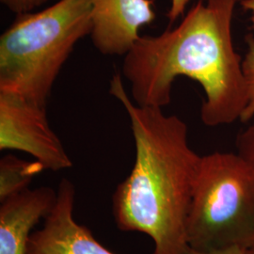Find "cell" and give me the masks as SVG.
<instances>
[{
  "instance_id": "obj_1",
  "label": "cell",
  "mask_w": 254,
  "mask_h": 254,
  "mask_svg": "<svg viewBox=\"0 0 254 254\" xmlns=\"http://www.w3.org/2000/svg\"><path fill=\"white\" fill-rule=\"evenodd\" d=\"M206 1L192 7L178 27L140 36L125 56L122 73L140 107L168 106L178 76L198 82L205 94L200 120L215 127L240 120L247 93L242 59L232 35L238 0Z\"/></svg>"
},
{
  "instance_id": "obj_2",
  "label": "cell",
  "mask_w": 254,
  "mask_h": 254,
  "mask_svg": "<svg viewBox=\"0 0 254 254\" xmlns=\"http://www.w3.org/2000/svg\"><path fill=\"white\" fill-rule=\"evenodd\" d=\"M109 93L127 110L136 145L134 167L112 197L116 226L149 236L153 254H188L187 222L201 159L190 145L188 126L162 108L132 102L120 73Z\"/></svg>"
},
{
  "instance_id": "obj_3",
  "label": "cell",
  "mask_w": 254,
  "mask_h": 254,
  "mask_svg": "<svg viewBox=\"0 0 254 254\" xmlns=\"http://www.w3.org/2000/svg\"><path fill=\"white\" fill-rule=\"evenodd\" d=\"M91 28V0H59L17 14L0 37V91L46 106L62 68Z\"/></svg>"
},
{
  "instance_id": "obj_4",
  "label": "cell",
  "mask_w": 254,
  "mask_h": 254,
  "mask_svg": "<svg viewBox=\"0 0 254 254\" xmlns=\"http://www.w3.org/2000/svg\"><path fill=\"white\" fill-rule=\"evenodd\" d=\"M190 248L208 252L254 244V170L237 153L201 156L187 222Z\"/></svg>"
},
{
  "instance_id": "obj_5",
  "label": "cell",
  "mask_w": 254,
  "mask_h": 254,
  "mask_svg": "<svg viewBox=\"0 0 254 254\" xmlns=\"http://www.w3.org/2000/svg\"><path fill=\"white\" fill-rule=\"evenodd\" d=\"M0 150L27 153L51 172L73 166L48 123L46 106L13 91H0Z\"/></svg>"
},
{
  "instance_id": "obj_6",
  "label": "cell",
  "mask_w": 254,
  "mask_h": 254,
  "mask_svg": "<svg viewBox=\"0 0 254 254\" xmlns=\"http://www.w3.org/2000/svg\"><path fill=\"white\" fill-rule=\"evenodd\" d=\"M74 197L73 183L63 178L44 226L29 237L27 254H116L100 244L89 228L74 220Z\"/></svg>"
},
{
  "instance_id": "obj_7",
  "label": "cell",
  "mask_w": 254,
  "mask_h": 254,
  "mask_svg": "<svg viewBox=\"0 0 254 254\" xmlns=\"http://www.w3.org/2000/svg\"><path fill=\"white\" fill-rule=\"evenodd\" d=\"M154 0H91V37L101 54L126 56L155 19Z\"/></svg>"
},
{
  "instance_id": "obj_8",
  "label": "cell",
  "mask_w": 254,
  "mask_h": 254,
  "mask_svg": "<svg viewBox=\"0 0 254 254\" xmlns=\"http://www.w3.org/2000/svg\"><path fill=\"white\" fill-rule=\"evenodd\" d=\"M57 191L49 187L27 189L1 202L0 254H27L32 230L54 205Z\"/></svg>"
},
{
  "instance_id": "obj_9",
  "label": "cell",
  "mask_w": 254,
  "mask_h": 254,
  "mask_svg": "<svg viewBox=\"0 0 254 254\" xmlns=\"http://www.w3.org/2000/svg\"><path fill=\"white\" fill-rule=\"evenodd\" d=\"M45 171L43 165L29 162L14 155H6L0 160V201L28 189L33 178Z\"/></svg>"
},
{
  "instance_id": "obj_10",
  "label": "cell",
  "mask_w": 254,
  "mask_h": 254,
  "mask_svg": "<svg viewBox=\"0 0 254 254\" xmlns=\"http://www.w3.org/2000/svg\"><path fill=\"white\" fill-rule=\"evenodd\" d=\"M246 42L248 49L242 59V72L245 80L247 105L240 118L244 124L254 119V37L247 36Z\"/></svg>"
},
{
  "instance_id": "obj_11",
  "label": "cell",
  "mask_w": 254,
  "mask_h": 254,
  "mask_svg": "<svg viewBox=\"0 0 254 254\" xmlns=\"http://www.w3.org/2000/svg\"><path fill=\"white\" fill-rule=\"evenodd\" d=\"M236 146V153L240 154L254 170V121L238 133Z\"/></svg>"
},
{
  "instance_id": "obj_12",
  "label": "cell",
  "mask_w": 254,
  "mask_h": 254,
  "mask_svg": "<svg viewBox=\"0 0 254 254\" xmlns=\"http://www.w3.org/2000/svg\"><path fill=\"white\" fill-rule=\"evenodd\" d=\"M48 1L50 0H0L6 8L16 14L30 12Z\"/></svg>"
},
{
  "instance_id": "obj_13",
  "label": "cell",
  "mask_w": 254,
  "mask_h": 254,
  "mask_svg": "<svg viewBox=\"0 0 254 254\" xmlns=\"http://www.w3.org/2000/svg\"><path fill=\"white\" fill-rule=\"evenodd\" d=\"M190 1L191 0H171V7L168 11V18L171 23L175 22L181 16Z\"/></svg>"
},
{
  "instance_id": "obj_14",
  "label": "cell",
  "mask_w": 254,
  "mask_h": 254,
  "mask_svg": "<svg viewBox=\"0 0 254 254\" xmlns=\"http://www.w3.org/2000/svg\"><path fill=\"white\" fill-rule=\"evenodd\" d=\"M188 254H247V249L239 246H233L224 249H218L208 252H196L190 249Z\"/></svg>"
},
{
  "instance_id": "obj_15",
  "label": "cell",
  "mask_w": 254,
  "mask_h": 254,
  "mask_svg": "<svg viewBox=\"0 0 254 254\" xmlns=\"http://www.w3.org/2000/svg\"><path fill=\"white\" fill-rule=\"evenodd\" d=\"M240 4L243 7V9L252 13L250 20L252 23V27L254 29V0H241Z\"/></svg>"
},
{
  "instance_id": "obj_16",
  "label": "cell",
  "mask_w": 254,
  "mask_h": 254,
  "mask_svg": "<svg viewBox=\"0 0 254 254\" xmlns=\"http://www.w3.org/2000/svg\"><path fill=\"white\" fill-rule=\"evenodd\" d=\"M247 254H254V244L247 250Z\"/></svg>"
},
{
  "instance_id": "obj_17",
  "label": "cell",
  "mask_w": 254,
  "mask_h": 254,
  "mask_svg": "<svg viewBox=\"0 0 254 254\" xmlns=\"http://www.w3.org/2000/svg\"><path fill=\"white\" fill-rule=\"evenodd\" d=\"M240 1H241V0H238V2H240Z\"/></svg>"
}]
</instances>
